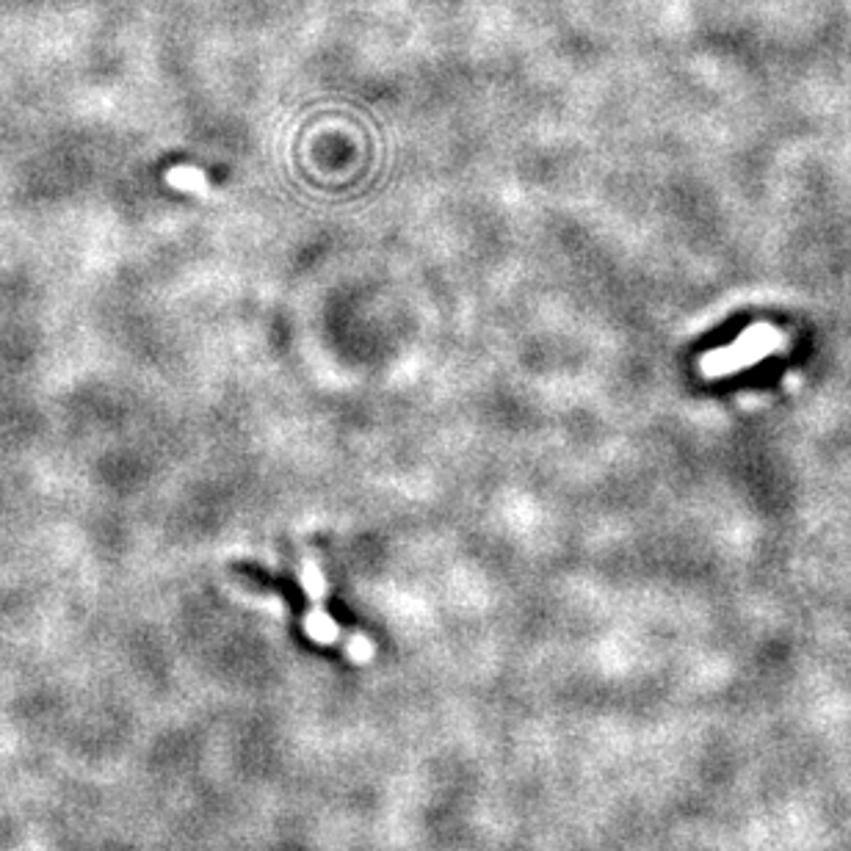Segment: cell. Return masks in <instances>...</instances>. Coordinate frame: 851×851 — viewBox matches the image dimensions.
I'll use <instances>...</instances> for the list:
<instances>
[{
	"label": "cell",
	"instance_id": "cell-1",
	"mask_svg": "<svg viewBox=\"0 0 851 851\" xmlns=\"http://www.w3.org/2000/svg\"><path fill=\"white\" fill-rule=\"evenodd\" d=\"M299 586L307 595V614L302 619L304 633L313 639L315 644H327V647H340L343 653L349 655L351 661L357 664H368L376 655L374 639L365 636L360 630L340 628L338 622L332 619L327 611V575L321 567V559L315 553H304L302 564H299Z\"/></svg>",
	"mask_w": 851,
	"mask_h": 851
},
{
	"label": "cell",
	"instance_id": "cell-2",
	"mask_svg": "<svg viewBox=\"0 0 851 851\" xmlns=\"http://www.w3.org/2000/svg\"><path fill=\"white\" fill-rule=\"evenodd\" d=\"M782 346H785V332L771 327V324H755L744 335H738V340H733L730 346L702 354L700 362H697V371L705 379H722V376L744 371L749 365L766 360L769 354H774Z\"/></svg>",
	"mask_w": 851,
	"mask_h": 851
},
{
	"label": "cell",
	"instance_id": "cell-3",
	"mask_svg": "<svg viewBox=\"0 0 851 851\" xmlns=\"http://www.w3.org/2000/svg\"><path fill=\"white\" fill-rule=\"evenodd\" d=\"M166 186L175 188V191H183V194H194V197H210L213 194V186H210V177L197 169V166H172L166 172Z\"/></svg>",
	"mask_w": 851,
	"mask_h": 851
}]
</instances>
